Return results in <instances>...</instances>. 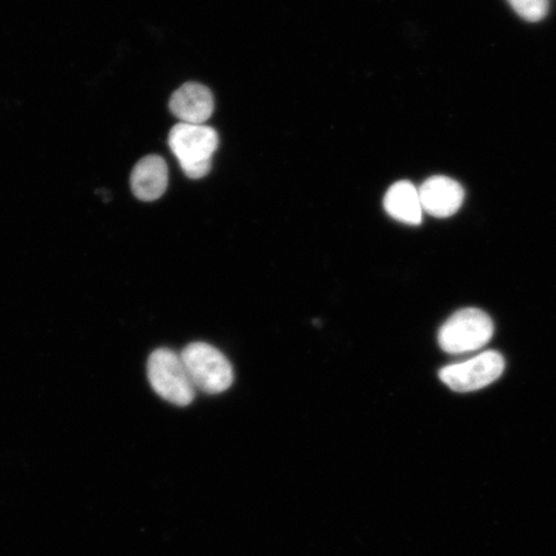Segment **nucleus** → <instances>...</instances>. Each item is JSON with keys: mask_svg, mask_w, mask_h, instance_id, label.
Here are the masks:
<instances>
[{"mask_svg": "<svg viewBox=\"0 0 556 556\" xmlns=\"http://www.w3.org/2000/svg\"><path fill=\"white\" fill-rule=\"evenodd\" d=\"M168 142L187 177L200 179L207 176L218 149L217 131L205 124L179 123L170 130Z\"/></svg>", "mask_w": 556, "mask_h": 556, "instance_id": "obj_1", "label": "nucleus"}, {"mask_svg": "<svg viewBox=\"0 0 556 556\" xmlns=\"http://www.w3.org/2000/svg\"><path fill=\"white\" fill-rule=\"evenodd\" d=\"M148 378L155 393L173 405L189 406L197 394L182 357L168 348L152 352L148 361Z\"/></svg>", "mask_w": 556, "mask_h": 556, "instance_id": "obj_2", "label": "nucleus"}, {"mask_svg": "<svg viewBox=\"0 0 556 556\" xmlns=\"http://www.w3.org/2000/svg\"><path fill=\"white\" fill-rule=\"evenodd\" d=\"M495 325L485 312L478 308L457 311L438 332V343L444 352L463 354L481 350L490 343Z\"/></svg>", "mask_w": 556, "mask_h": 556, "instance_id": "obj_3", "label": "nucleus"}, {"mask_svg": "<svg viewBox=\"0 0 556 556\" xmlns=\"http://www.w3.org/2000/svg\"><path fill=\"white\" fill-rule=\"evenodd\" d=\"M180 357L194 388L208 394L227 391L233 382V368L224 353L206 343L187 345Z\"/></svg>", "mask_w": 556, "mask_h": 556, "instance_id": "obj_4", "label": "nucleus"}, {"mask_svg": "<svg viewBox=\"0 0 556 556\" xmlns=\"http://www.w3.org/2000/svg\"><path fill=\"white\" fill-rule=\"evenodd\" d=\"M504 370L503 354L486 351L465 363L443 367L440 379L454 392H476L496 381Z\"/></svg>", "mask_w": 556, "mask_h": 556, "instance_id": "obj_5", "label": "nucleus"}, {"mask_svg": "<svg viewBox=\"0 0 556 556\" xmlns=\"http://www.w3.org/2000/svg\"><path fill=\"white\" fill-rule=\"evenodd\" d=\"M419 193L422 211L437 218H448L456 214L465 199L462 185L443 176L427 179Z\"/></svg>", "mask_w": 556, "mask_h": 556, "instance_id": "obj_6", "label": "nucleus"}, {"mask_svg": "<svg viewBox=\"0 0 556 556\" xmlns=\"http://www.w3.org/2000/svg\"><path fill=\"white\" fill-rule=\"evenodd\" d=\"M169 109L180 123L205 124L214 111L213 94L199 83H186L173 93Z\"/></svg>", "mask_w": 556, "mask_h": 556, "instance_id": "obj_7", "label": "nucleus"}, {"mask_svg": "<svg viewBox=\"0 0 556 556\" xmlns=\"http://www.w3.org/2000/svg\"><path fill=\"white\" fill-rule=\"evenodd\" d=\"M131 191L139 200L151 203L163 197L168 187V165L157 155L146 156L131 172Z\"/></svg>", "mask_w": 556, "mask_h": 556, "instance_id": "obj_8", "label": "nucleus"}, {"mask_svg": "<svg viewBox=\"0 0 556 556\" xmlns=\"http://www.w3.org/2000/svg\"><path fill=\"white\" fill-rule=\"evenodd\" d=\"M386 212L402 224L419 226L422 222V205L419 189L407 180L394 184L384 198Z\"/></svg>", "mask_w": 556, "mask_h": 556, "instance_id": "obj_9", "label": "nucleus"}, {"mask_svg": "<svg viewBox=\"0 0 556 556\" xmlns=\"http://www.w3.org/2000/svg\"><path fill=\"white\" fill-rule=\"evenodd\" d=\"M521 18L536 23L547 15V0H507Z\"/></svg>", "mask_w": 556, "mask_h": 556, "instance_id": "obj_10", "label": "nucleus"}]
</instances>
